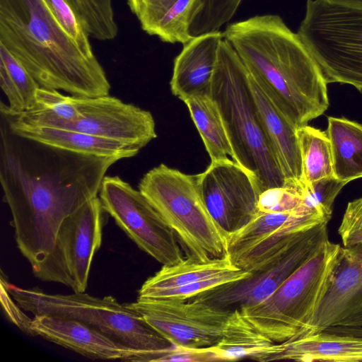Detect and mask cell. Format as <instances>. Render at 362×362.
I'll return each mask as SVG.
<instances>
[{"label": "cell", "mask_w": 362, "mask_h": 362, "mask_svg": "<svg viewBox=\"0 0 362 362\" xmlns=\"http://www.w3.org/2000/svg\"><path fill=\"white\" fill-rule=\"evenodd\" d=\"M5 117L7 127L13 134L64 151L100 157H113L121 160L135 156L141 149L135 145L81 132L26 126L18 124L6 116Z\"/></svg>", "instance_id": "obj_18"}, {"label": "cell", "mask_w": 362, "mask_h": 362, "mask_svg": "<svg viewBox=\"0 0 362 362\" xmlns=\"http://www.w3.org/2000/svg\"><path fill=\"white\" fill-rule=\"evenodd\" d=\"M242 0H197L192 10L189 33L192 37L218 31L235 13Z\"/></svg>", "instance_id": "obj_30"}, {"label": "cell", "mask_w": 362, "mask_h": 362, "mask_svg": "<svg viewBox=\"0 0 362 362\" xmlns=\"http://www.w3.org/2000/svg\"><path fill=\"white\" fill-rule=\"evenodd\" d=\"M105 213L97 196L66 218L52 252L33 272L35 276L64 284L75 293L85 292L93 256L101 245Z\"/></svg>", "instance_id": "obj_9"}, {"label": "cell", "mask_w": 362, "mask_h": 362, "mask_svg": "<svg viewBox=\"0 0 362 362\" xmlns=\"http://www.w3.org/2000/svg\"><path fill=\"white\" fill-rule=\"evenodd\" d=\"M276 343L256 328L240 309L231 311L221 337L212 349L219 361L250 358L259 362L271 361L280 350Z\"/></svg>", "instance_id": "obj_22"}, {"label": "cell", "mask_w": 362, "mask_h": 362, "mask_svg": "<svg viewBox=\"0 0 362 362\" xmlns=\"http://www.w3.org/2000/svg\"><path fill=\"white\" fill-rule=\"evenodd\" d=\"M0 85L8 105H1L4 115H17L36 105L39 83L25 67L0 44Z\"/></svg>", "instance_id": "obj_26"}, {"label": "cell", "mask_w": 362, "mask_h": 362, "mask_svg": "<svg viewBox=\"0 0 362 362\" xmlns=\"http://www.w3.org/2000/svg\"><path fill=\"white\" fill-rule=\"evenodd\" d=\"M219 361L212 347L186 348L173 346L158 362H214Z\"/></svg>", "instance_id": "obj_36"}, {"label": "cell", "mask_w": 362, "mask_h": 362, "mask_svg": "<svg viewBox=\"0 0 362 362\" xmlns=\"http://www.w3.org/2000/svg\"><path fill=\"white\" fill-rule=\"evenodd\" d=\"M31 329L33 336H40L91 359L136 361L134 352L77 320L35 315Z\"/></svg>", "instance_id": "obj_16"}, {"label": "cell", "mask_w": 362, "mask_h": 362, "mask_svg": "<svg viewBox=\"0 0 362 362\" xmlns=\"http://www.w3.org/2000/svg\"><path fill=\"white\" fill-rule=\"evenodd\" d=\"M296 134L302 162L303 184L334 177L332 146L327 133L305 125L298 128Z\"/></svg>", "instance_id": "obj_28"}, {"label": "cell", "mask_w": 362, "mask_h": 362, "mask_svg": "<svg viewBox=\"0 0 362 362\" xmlns=\"http://www.w3.org/2000/svg\"><path fill=\"white\" fill-rule=\"evenodd\" d=\"M8 281L1 272V299L2 308L9 320L26 334L33 336L31 329L33 319H30L11 299V295L7 288Z\"/></svg>", "instance_id": "obj_37"}, {"label": "cell", "mask_w": 362, "mask_h": 362, "mask_svg": "<svg viewBox=\"0 0 362 362\" xmlns=\"http://www.w3.org/2000/svg\"><path fill=\"white\" fill-rule=\"evenodd\" d=\"M223 33L215 31L192 37L174 60L170 82L173 94L185 102L210 96L212 79Z\"/></svg>", "instance_id": "obj_17"}, {"label": "cell", "mask_w": 362, "mask_h": 362, "mask_svg": "<svg viewBox=\"0 0 362 362\" xmlns=\"http://www.w3.org/2000/svg\"><path fill=\"white\" fill-rule=\"evenodd\" d=\"M197 0H141L134 15L141 29L168 43L192 40L189 33L192 8Z\"/></svg>", "instance_id": "obj_23"}, {"label": "cell", "mask_w": 362, "mask_h": 362, "mask_svg": "<svg viewBox=\"0 0 362 362\" xmlns=\"http://www.w3.org/2000/svg\"><path fill=\"white\" fill-rule=\"evenodd\" d=\"M303 184H286L260 193L257 211L264 213H286L297 216L317 214L303 205L301 187Z\"/></svg>", "instance_id": "obj_32"}, {"label": "cell", "mask_w": 362, "mask_h": 362, "mask_svg": "<svg viewBox=\"0 0 362 362\" xmlns=\"http://www.w3.org/2000/svg\"><path fill=\"white\" fill-rule=\"evenodd\" d=\"M328 222L310 228L285 255L272 264L251 272L247 277L222 284L192 298L228 310L263 302L329 239Z\"/></svg>", "instance_id": "obj_12"}, {"label": "cell", "mask_w": 362, "mask_h": 362, "mask_svg": "<svg viewBox=\"0 0 362 362\" xmlns=\"http://www.w3.org/2000/svg\"><path fill=\"white\" fill-rule=\"evenodd\" d=\"M332 4L362 9V0H323Z\"/></svg>", "instance_id": "obj_38"}, {"label": "cell", "mask_w": 362, "mask_h": 362, "mask_svg": "<svg viewBox=\"0 0 362 362\" xmlns=\"http://www.w3.org/2000/svg\"><path fill=\"white\" fill-rule=\"evenodd\" d=\"M90 37L114 40L118 35L112 0H69Z\"/></svg>", "instance_id": "obj_29"}, {"label": "cell", "mask_w": 362, "mask_h": 362, "mask_svg": "<svg viewBox=\"0 0 362 362\" xmlns=\"http://www.w3.org/2000/svg\"><path fill=\"white\" fill-rule=\"evenodd\" d=\"M141 0H127V5L131 11L134 13Z\"/></svg>", "instance_id": "obj_39"}, {"label": "cell", "mask_w": 362, "mask_h": 362, "mask_svg": "<svg viewBox=\"0 0 362 362\" xmlns=\"http://www.w3.org/2000/svg\"><path fill=\"white\" fill-rule=\"evenodd\" d=\"M335 326L362 327V243L341 247L325 296L305 327L294 337Z\"/></svg>", "instance_id": "obj_15"}, {"label": "cell", "mask_w": 362, "mask_h": 362, "mask_svg": "<svg viewBox=\"0 0 362 362\" xmlns=\"http://www.w3.org/2000/svg\"><path fill=\"white\" fill-rule=\"evenodd\" d=\"M12 298L34 316L47 315L79 320L136 355V362H158L173 345L127 303L114 297L98 298L85 292L50 294L40 288L7 284Z\"/></svg>", "instance_id": "obj_5"}, {"label": "cell", "mask_w": 362, "mask_h": 362, "mask_svg": "<svg viewBox=\"0 0 362 362\" xmlns=\"http://www.w3.org/2000/svg\"><path fill=\"white\" fill-rule=\"evenodd\" d=\"M138 189L160 214L195 259L227 255L228 234L216 222L202 197L197 175L162 163L148 171Z\"/></svg>", "instance_id": "obj_6"}, {"label": "cell", "mask_w": 362, "mask_h": 362, "mask_svg": "<svg viewBox=\"0 0 362 362\" xmlns=\"http://www.w3.org/2000/svg\"><path fill=\"white\" fill-rule=\"evenodd\" d=\"M210 97L221 115L234 154L261 192L284 187L286 178L265 131L249 74L226 40L221 42Z\"/></svg>", "instance_id": "obj_4"}, {"label": "cell", "mask_w": 362, "mask_h": 362, "mask_svg": "<svg viewBox=\"0 0 362 362\" xmlns=\"http://www.w3.org/2000/svg\"><path fill=\"white\" fill-rule=\"evenodd\" d=\"M250 79L265 131L285 176V184H303L297 129L276 107L250 76Z\"/></svg>", "instance_id": "obj_21"}, {"label": "cell", "mask_w": 362, "mask_h": 362, "mask_svg": "<svg viewBox=\"0 0 362 362\" xmlns=\"http://www.w3.org/2000/svg\"><path fill=\"white\" fill-rule=\"evenodd\" d=\"M338 232L344 247L362 243V197L348 204Z\"/></svg>", "instance_id": "obj_35"}, {"label": "cell", "mask_w": 362, "mask_h": 362, "mask_svg": "<svg viewBox=\"0 0 362 362\" xmlns=\"http://www.w3.org/2000/svg\"><path fill=\"white\" fill-rule=\"evenodd\" d=\"M238 269L228 255L202 262L189 255L187 259L173 265H163L161 269L147 279L138 292V298L148 299L155 293L203 279L225 272Z\"/></svg>", "instance_id": "obj_24"}, {"label": "cell", "mask_w": 362, "mask_h": 362, "mask_svg": "<svg viewBox=\"0 0 362 362\" xmlns=\"http://www.w3.org/2000/svg\"><path fill=\"white\" fill-rule=\"evenodd\" d=\"M329 221L318 214L294 216L251 246L228 255L237 268L257 272L285 255L310 228Z\"/></svg>", "instance_id": "obj_20"}, {"label": "cell", "mask_w": 362, "mask_h": 362, "mask_svg": "<svg viewBox=\"0 0 362 362\" xmlns=\"http://www.w3.org/2000/svg\"><path fill=\"white\" fill-rule=\"evenodd\" d=\"M127 304L173 345L186 348L215 346L232 311L194 298H137Z\"/></svg>", "instance_id": "obj_11"}, {"label": "cell", "mask_w": 362, "mask_h": 362, "mask_svg": "<svg viewBox=\"0 0 362 362\" xmlns=\"http://www.w3.org/2000/svg\"><path fill=\"white\" fill-rule=\"evenodd\" d=\"M223 35L250 76L296 129L327 110V82L298 34L279 16L230 23Z\"/></svg>", "instance_id": "obj_2"}, {"label": "cell", "mask_w": 362, "mask_h": 362, "mask_svg": "<svg viewBox=\"0 0 362 362\" xmlns=\"http://www.w3.org/2000/svg\"><path fill=\"white\" fill-rule=\"evenodd\" d=\"M7 133L1 128L0 181L18 248L34 272L52 252L64 220L98 195L105 173L119 160L34 141L30 150Z\"/></svg>", "instance_id": "obj_1"}, {"label": "cell", "mask_w": 362, "mask_h": 362, "mask_svg": "<svg viewBox=\"0 0 362 362\" xmlns=\"http://www.w3.org/2000/svg\"><path fill=\"white\" fill-rule=\"evenodd\" d=\"M102 205L138 247L163 265L184 259L177 236L146 197L119 176H105Z\"/></svg>", "instance_id": "obj_10"}, {"label": "cell", "mask_w": 362, "mask_h": 362, "mask_svg": "<svg viewBox=\"0 0 362 362\" xmlns=\"http://www.w3.org/2000/svg\"><path fill=\"white\" fill-rule=\"evenodd\" d=\"M0 44L40 87L80 97L109 95L110 82L95 55L78 47L44 0H0Z\"/></svg>", "instance_id": "obj_3"}, {"label": "cell", "mask_w": 362, "mask_h": 362, "mask_svg": "<svg viewBox=\"0 0 362 362\" xmlns=\"http://www.w3.org/2000/svg\"><path fill=\"white\" fill-rule=\"evenodd\" d=\"M197 183L209 212L228 234L242 228L257 212L258 187L233 160L211 162L197 174Z\"/></svg>", "instance_id": "obj_13"}, {"label": "cell", "mask_w": 362, "mask_h": 362, "mask_svg": "<svg viewBox=\"0 0 362 362\" xmlns=\"http://www.w3.org/2000/svg\"><path fill=\"white\" fill-rule=\"evenodd\" d=\"M296 216L286 213H264L257 211L245 225L228 234L227 255L251 246Z\"/></svg>", "instance_id": "obj_31"}, {"label": "cell", "mask_w": 362, "mask_h": 362, "mask_svg": "<svg viewBox=\"0 0 362 362\" xmlns=\"http://www.w3.org/2000/svg\"><path fill=\"white\" fill-rule=\"evenodd\" d=\"M74 96L79 117L60 129L81 132L144 148L157 137L149 111L110 95Z\"/></svg>", "instance_id": "obj_14"}, {"label": "cell", "mask_w": 362, "mask_h": 362, "mask_svg": "<svg viewBox=\"0 0 362 362\" xmlns=\"http://www.w3.org/2000/svg\"><path fill=\"white\" fill-rule=\"evenodd\" d=\"M341 250L328 239L272 296L240 310L274 342L293 337L305 327L325 296Z\"/></svg>", "instance_id": "obj_7"}, {"label": "cell", "mask_w": 362, "mask_h": 362, "mask_svg": "<svg viewBox=\"0 0 362 362\" xmlns=\"http://www.w3.org/2000/svg\"><path fill=\"white\" fill-rule=\"evenodd\" d=\"M327 122L334 177L347 183L362 177V124L344 117Z\"/></svg>", "instance_id": "obj_25"}, {"label": "cell", "mask_w": 362, "mask_h": 362, "mask_svg": "<svg viewBox=\"0 0 362 362\" xmlns=\"http://www.w3.org/2000/svg\"><path fill=\"white\" fill-rule=\"evenodd\" d=\"M55 18L71 37L78 47L86 54L95 55L81 20L69 0H44Z\"/></svg>", "instance_id": "obj_34"}, {"label": "cell", "mask_w": 362, "mask_h": 362, "mask_svg": "<svg viewBox=\"0 0 362 362\" xmlns=\"http://www.w3.org/2000/svg\"><path fill=\"white\" fill-rule=\"evenodd\" d=\"M280 345L279 351L273 356L271 361H362V337L327 329L292 337Z\"/></svg>", "instance_id": "obj_19"}, {"label": "cell", "mask_w": 362, "mask_h": 362, "mask_svg": "<svg viewBox=\"0 0 362 362\" xmlns=\"http://www.w3.org/2000/svg\"><path fill=\"white\" fill-rule=\"evenodd\" d=\"M204 142L211 162L234 158L233 148L219 110L210 96L184 102Z\"/></svg>", "instance_id": "obj_27"}, {"label": "cell", "mask_w": 362, "mask_h": 362, "mask_svg": "<svg viewBox=\"0 0 362 362\" xmlns=\"http://www.w3.org/2000/svg\"><path fill=\"white\" fill-rule=\"evenodd\" d=\"M346 184L334 177L303 184L301 188L303 206L308 211L329 220L334 199Z\"/></svg>", "instance_id": "obj_33"}, {"label": "cell", "mask_w": 362, "mask_h": 362, "mask_svg": "<svg viewBox=\"0 0 362 362\" xmlns=\"http://www.w3.org/2000/svg\"><path fill=\"white\" fill-rule=\"evenodd\" d=\"M296 33L327 83L362 90V9L308 0Z\"/></svg>", "instance_id": "obj_8"}]
</instances>
